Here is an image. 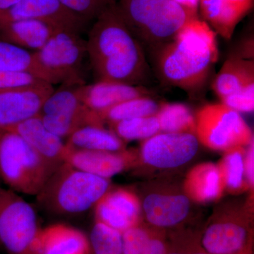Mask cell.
<instances>
[{
	"label": "cell",
	"instance_id": "obj_1",
	"mask_svg": "<svg viewBox=\"0 0 254 254\" xmlns=\"http://www.w3.org/2000/svg\"><path fill=\"white\" fill-rule=\"evenodd\" d=\"M86 41L95 82L143 86L149 80L150 66L144 50L127 28L113 1L95 20Z\"/></svg>",
	"mask_w": 254,
	"mask_h": 254
},
{
	"label": "cell",
	"instance_id": "obj_2",
	"mask_svg": "<svg viewBox=\"0 0 254 254\" xmlns=\"http://www.w3.org/2000/svg\"><path fill=\"white\" fill-rule=\"evenodd\" d=\"M153 57L160 81L195 94L205 86L218 62L217 34L199 17L192 18Z\"/></svg>",
	"mask_w": 254,
	"mask_h": 254
},
{
	"label": "cell",
	"instance_id": "obj_3",
	"mask_svg": "<svg viewBox=\"0 0 254 254\" xmlns=\"http://www.w3.org/2000/svg\"><path fill=\"white\" fill-rule=\"evenodd\" d=\"M113 2L131 34L152 56L173 41L183 26L195 18L173 0H115Z\"/></svg>",
	"mask_w": 254,
	"mask_h": 254
},
{
	"label": "cell",
	"instance_id": "obj_4",
	"mask_svg": "<svg viewBox=\"0 0 254 254\" xmlns=\"http://www.w3.org/2000/svg\"><path fill=\"white\" fill-rule=\"evenodd\" d=\"M109 180L64 163L36 195L37 203L53 216L81 215L95 206L110 190Z\"/></svg>",
	"mask_w": 254,
	"mask_h": 254
},
{
	"label": "cell",
	"instance_id": "obj_5",
	"mask_svg": "<svg viewBox=\"0 0 254 254\" xmlns=\"http://www.w3.org/2000/svg\"><path fill=\"white\" fill-rule=\"evenodd\" d=\"M55 171L19 135L0 130V177L8 188L36 196Z\"/></svg>",
	"mask_w": 254,
	"mask_h": 254
},
{
	"label": "cell",
	"instance_id": "obj_6",
	"mask_svg": "<svg viewBox=\"0 0 254 254\" xmlns=\"http://www.w3.org/2000/svg\"><path fill=\"white\" fill-rule=\"evenodd\" d=\"M35 208L19 193L0 187V246L9 254H39Z\"/></svg>",
	"mask_w": 254,
	"mask_h": 254
},
{
	"label": "cell",
	"instance_id": "obj_7",
	"mask_svg": "<svg viewBox=\"0 0 254 254\" xmlns=\"http://www.w3.org/2000/svg\"><path fill=\"white\" fill-rule=\"evenodd\" d=\"M36 54L55 84H86L85 63L88 60L86 41L80 33L58 31Z\"/></svg>",
	"mask_w": 254,
	"mask_h": 254
},
{
	"label": "cell",
	"instance_id": "obj_8",
	"mask_svg": "<svg viewBox=\"0 0 254 254\" xmlns=\"http://www.w3.org/2000/svg\"><path fill=\"white\" fill-rule=\"evenodd\" d=\"M195 118V136L199 143L214 150H227L248 145L252 130L240 113L222 103L202 107Z\"/></svg>",
	"mask_w": 254,
	"mask_h": 254
},
{
	"label": "cell",
	"instance_id": "obj_9",
	"mask_svg": "<svg viewBox=\"0 0 254 254\" xmlns=\"http://www.w3.org/2000/svg\"><path fill=\"white\" fill-rule=\"evenodd\" d=\"M79 86L62 85L45 100L38 115L44 126L63 139L82 127L103 124L98 115L82 103Z\"/></svg>",
	"mask_w": 254,
	"mask_h": 254
},
{
	"label": "cell",
	"instance_id": "obj_10",
	"mask_svg": "<svg viewBox=\"0 0 254 254\" xmlns=\"http://www.w3.org/2000/svg\"><path fill=\"white\" fill-rule=\"evenodd\" d=\"M198 147L199 141L193 133L160 132L145 140L141 157L145 163L155 168H178L195 156Z\"/></svg>",
	"mask_w": 254,
	"mask_h": 254
},
{
	"label": "cell",
	"instance_id": "obj_11",
	"mask_svg": "<svg viewBox=\"0 0 254 254\" xmlns=\"http://www.w3.org/2000/svg\"><path fill=\"white\" fill-rule=\"evenodd\" d=\"M24 19L39 20L60 31L80 34L88 24L66 9L59 0H21L12 7L0 11V24Z\"/></svg>",
	"mask_w": 254,
	"mask_h": 254
},
{
	"label": "cell",
	"instance_id": "obj_12",
	"mask_svg": "<svg viewBox=\"0 0 254 254\" xmlns=\"http://www.w3.org/2000/svg\"><path fill=\"white\" fill-rule=\"evenodd\" d=\"M43 81L33 86L0 91V130H8L39 115L45 100L55 91Z\"/></svg>",
	"mask_w": 254,
	"mask_h": 254
},
{
	"label": "cell",
	"instance_id": "obj_13",
	"mask_svg": "<svg viewBox=\"0 0 254 254\" xmlns=\"http://www.w3.org/2000/svg\"><path fill=\"white\" fill-rule=\"evenodd\" d=\"M7 131L19 135L55 170L64 163L66 143L44 126L38 115Z\"/></svg>",
	"mask_w": 254,
	"mask_h": 254
},
{
	"label": "cell",
	"instance_id": "obj_14",
	"mask_svg": "<svg viewBox=\"0 0 254 254\" xmlns=\"http://www.w3.org/2000/svg\"><path fill=\"white\" fill-rule=\"evenodd\" d=\"M78 92L83 104L95 113H100L126 100L152 96L143 86H132L116 82L98 81L81 85Z\"/></svg>",
	"mask_w": 254,
	"mask_h": 254
},
{
	"label": "cell",
	"instance_id": "obj_15",
	"mask_svg": "<svg viewBox=\"0 0 254 254\" xmlns=\"http://www.w3.org/2000/svg\"><path fill=\"white\" fill-rule=\"evenodd\" d=\"M66 146L64 163L107 180L122 173L128 164V155L123 151L80 150Z\"/></svg>",
	"mask_w": 254,
	"mask_h": 254
},
{
	"label": "cell",
	"instance_id": "obj_16",
	"mask_svg": "<svg viewBox=\"0 0 254 254\" xmlns=\"http://www.w3.org/2000/svg\"><path fill=\"white\" fill-rule=\"evenodd\" d=\"M39 254H90L88 237L81 230L65 224L41 228L38 241Z\"/></svg>",
	"mask_w": 254,
	"mask_h": 254
},
{
	"label": "cell",
	"instance_id": "obj_17",
	"mask_svg": "<svg viewBox=\"0 0 254 254\" xmlns=\"http://www.w3.org/2000/svg\"><path fill=\"white\" fill-rule=\"evenodd\" d=\"M245 224L234 220L214 222L202 237L203 250L209 254H236L249 245Z\"/></svg>",
	"mask_w": 254,
	"mask_h": 254
},
{
	"label": "cell",
	"instance_id": "obj_18",
	"mask_svg": "<svg viewBox=\"0 0 254 254\" xmlns=\"http://www.w3.org/2000/svg\"><path fill=\"white\" fill-rule=\"evenodd\" d=\"M145 218L153 226L165 228L183 221L190 210V200L183 194L151 193L143 200Z\"/></svg>",
	"mask_w": 254,
	"mask_h": 254
},
{
	"label": "cell",
	"instance_id": "obj_19",
	"mask_svg": "<svg viewBox=\"0 0 254 254\" xmlns=\"http://www.w3.org/2000/svg\"><path fill=\"white\" fill-rule=\"evenodd\" d=\"M58 31L60 30L39 20H18L0 24V39L36 53Z\"/></svg>",
	"mask_w": 254,
	"mask_h": 254
},
{
	"label": "cell",
	"instance_id": "obj_20",
	"mask_svg": "<svg viewBox=\"0 0 254 254\" xmlns=\"http://www.w3.org/2000/svg\"><path fill=\"white\" fill-rule=\"evenodd\" d=\"M254 82V60L230 55L225 60L212 83L220 100Z\"/></svg>",
	"mask_w": 254,
	"mask_h": 254
},
{
	"label": "cell",
	"instance_id": "obj_21",
	"mask_svg": "<svg viewBox=\"0 0 254 254\" xmlns=\"http://www.w3.org/2000/svg\"><path fill=\"white\" fill-rule=\"evenodd\" d=\"M0 71L27 73L55 85L49 72L37 58L36 53L28 51L0 39Z\"/></svg>",
	"mask_w": 254,
	"mask_h": 254
},
{
	"label": "cell",
	"instance_id": "obj_22",
	"mask_svg": "<svg viewBox=\"0 0 254 254\" xmlns=\"http://www.w3.org/2000/svg\"><path fill=\"white\" fill-rule=\"evenodd\" d=\"M199 9L203 21L225 40L231 39L237 25L247 15L222 0H200Z\"/></svg>",
	"mask_w": 254,
	"mask_h": 254
},
{
	"label": "cell",
	"instance_id": "obj_23",
	"mask_svg": "<svg viewBox=\"0 0 254 254\" xmlns=\"http://www.w3.org/2000/svg\"><path fill=\"white\" fill-rule=\"evenodd\" d=\"M66 145L74 149L123 151V140L102 125H88L78 128L67 138Z\"/></svg>",
	"mask_w": 254,
	"mask_h": 254
},
{
	"label": "cell",
	"instance_id": "obj_24",
	"mask_svg": "<svg viewBox=\"0 0 254 254\" xmlns=\"http://www.w3.org/2000/svg\"><path fill=\"white\" fill-rule=\"evenodd\" d=\"M224 187L220 168L213 164L197 166L190 172L186 182L189 194L198 201H210L218 198Z\"/></svg>",
	"mask_w": 254,
	"mask_h": 254
},
{
	"label": "cell",
	"instance_id": "obj_25",
	"mask_svg": "<svg viewBox=\"0 0 254 254\" xmlns=\"http://www.w3.org/2000/svg\"><path fill=\"white\" fill-rule=\"evenodd\" d=\"M160 106L151 97H140L126 100L96 114L102 123L108 121L110 124H114L124 120L156 115Z\"/></svg>",
	"mask_w": 254,
	"mask_h": 254
},
{
	"label": "cell",
	"instance_id": "obj_26",
	"mask_svg": "<svg viewBox=\"0 0 254 254\" xmlns=\"http://www.w3.org/2000/svg\"><path fill=\"white\" fill-rule=\"evenodd\" d=\"M155 115L158 118L160 131L163 133L195 134V116L186 105L165 103L160 105Z\"/></svg>",
	"mask_w": 254,
	"mask_h": 254
},
{
	"label": "cell",
	"instance_id": "obj_27",
	"mask_svg": "<svg viewBox=\"0 0 254 254\" xmlns=\"http://www.w3.org/2000/svg\"><path fill=\"white\" fill-rule=\"evenodd\" d=\"M111 125L112 131L123 141L146 140L161 132L155 115L124 120Z\"/></svg>",
	"mask_w": 254,
	"mask_h": 254
},
{
	"label": "cell",
	"instance_id": "obj_28",
	"mask_svg": "<svg viewBox=\"0 0 254 254\" xmlns=\"http://www.w3.org/2000/svg\"><path fill=\"white\" fill-rule=\"evenodd\" d=\"M88 240L93 254H123L122 232L103 222L96 220Z\"/></svg>",
	"mask_w": 254,
	"mask_h": 254
},
{
	"label": "cell",
	"instance_id": "obj_29",
	"mask_svg": "<svg viewBox=\"0 0 254 254\" xmlns=\"http://www.w3.org/2000/svg\"><path fill=\"white\" fill-rule=\"evenodd\" d=\"M222 163L218 165L224 185L230 190H240L245 183V150L243 147H235L225 150Z\"/></svg>",
	"mask_w": 254,
	"mask_h": 254
},
{
	"label": "cell",
	"instance_id": "obj_30",
	"mask_svg": "<svg viewBox=\"0 0 254 254\" xmlns=\"http://www.w3.org/2000/svg\"><path fill=\"white\" fill-rule=\"evenodd\" d=\"M102 199L119 215L137 225L141 208L138 198L131 192L125 190H108Z\"/></svg>",
	"mask_w": 254,
	"mask_h": 254
},
{
	"label": "cell",
	"instance_id": "obj_31",
	"mask_svg": "<svg viewBox=\"0 0 254 254\" xmlns=\"http://www.w3.org/2000/svg\"><path fill=\"white\" fill-rule=\"evenodd\" d=\"M73 14L87 23L96 19L112 2V0H59Z\"/></svg>",
	"mask_w": 254,
	"mask_h": 254
},
{
	"label": "cell",
	"instance_id": "obj_32",
	"mask_svg": "<svg viewBox=\"0 0 254 254\" xmlns=\"http://www.w3.org/2000/svg\"><path fill=\"white\" fill-rule=\"evenodd\" d=\"M220 100L223 104L238 113H252L254 110V82Z\"/></svg>",
	"mask_w": 254,
	"mask_h": 254
},
{
	"label": "cell",
	"instance_id": "obj_33",
	"mask_svg": "<svg viewBox=\"0 0 254 254\" xmlns=\"http://www.w3.org/2000/svg\"><path fill=\"white\" fill-rule=\"evenodd\" d=\"M123 254H142L150 237L144 229L134 225L123 232Z\"/></svg>",
	"mask_w": 254,
	"mask_h": 254
},
{
	"label": "cell",
	"instance_id": "obj_34",
	"mask_svg": "<svg viewBox=\"0 0 254 254\" xmlns=\"http://www.w3.org/2000/svg\"><path fill=\"white\" fill-rule=\"evenodd\" d=\"M43 81L27 73L0 71V91L33 86Z\"/></svg>",
	"mask_w": 254,
	"mask_h": 254
},
{
	"label": "cell",
	"instance_id": "obj_35",
	"mask_svg": "<svg viewBox=\"0 0 254 254\" xmlns=\"http://www.w3.org/2000/svg\"><path fill=\"white\" fill-rule=\"evenodd\" d=\"M167 252V246L163 239L150 235L142 254H166Z\"/></svg>",
	"mask_w": 254,
	"mask_h": 254
},
{
	"label": "cell",
	"instance_id": "obj_36",
	"mask_svg": "<svg viewBox=\"0 0 254 254\" xmlns=\"http://www.w3.org/2000/svg\"><path fill=\"white\" fill-rule=\"evenodd\" d=\"M249 145L247 154L245 156V177L250 186H253L254 182V140Z\"/></svg>",
	"mask_w": 254,
	"mask_h": 254
},
{
	"label": "cell",
	"instance_id": "obj_37",
	"mask_svg": "<svg viewBox=\"0 0 254 254\" xmlns=\"http://www.w3.org/2000/svg\"><path fill=\"white\" fill-rule=\"evenodd\" d=\"M254 37H250L241 43L237 50L232 55L245 60H254Z\"/></svg>",
	"mask_w": 254,
	"mask_h": 254
},
{
	"label": "cell",
	"instance_id": "obj_38",
	"mask_svg": "<svg viewBox=\"0 0 254 254\" xmlns=\"http://www.w3.org/2000/svg\"><path fill=\"white\" fill-rule=\"evenodd\" d=\"M175 2L182 6L192 17H198L200 0H173Z\"/></svg>",
	"mask_w": 254,
	"mask_h": 254
},
{
	"label": "cell",
	"instance_id": "obj_39",
	"mask_svg": "<svg viewBox=\"0 0 254 254\" xmlns=\"http://www.w3.org/2000/svg\"><path fill=\"white\" fill-rule=\"evenodd\" d=\"M227 4L238 8L248 14L254 7V0H222Z\"/></svg>",
	"mask_w": 254,
	"mask_h": 254
},
{
	"label": "cell",
	"instance_id": "obj_40",
	"mask_svg": "<svg viewBox=\"0 0 254 254\" xmlns=\"http://www.w3.org/2000/svg\"><path fill=\"white\" fill-rule=\"evenodd\" d=\"M21 0H0V11L12 7Z\"/></svg>",
	"mask_w": 254,
	"mask_h": 254
},
{
	"label": "cell",
	"instance_id": "obj_41",
	"mask_svg": "<svg viewBox=\"0 0 254 254\" xmlns=\"http://www.w3.org/2000/svg\"><path fill=\"white\" fill-rule=\"evenodd\" d=\"M166 254H209L204 250L201 252H167Z\"/></svg>",
	"mask_w": 254,
	"mask_h": 254
},
{
	"label": "cell",
	"instance_id": "obj_42",
	"mask_svg": "<svg viewBox=\"0 0 254 254\" xmlns=\"http://www.w3.org/2000/svg\"><path fill=\"white\" fill-rule=\"evenodd\" d=\"M250 245V244H249ZM247 245V247H245V249H243L241 252H239L236 254H250V245Z\"/></svg>",
	"mask_w": 254,
	"mask_h": 254
},
{
	"label": "cell",
	"instance_id": "obj_43",
	"mask_svg": "<svg viewBox=\"0 0 254 254\" xmlns=\"http://www.w3.org/2000/svg\"><path fill=\"white\" fill-rule=\"evenodd\" d=\"M1 182V177H0V182Z\"/></svg>",
	"mask_w": 254,
	"mask_h": 254
},
{
	"label": "cell",
	"instance_id": "obj_44",
	"mask_svg": "<svg viewBox=\"0 0 254 254\" xmlns=\"http://www.w3.org/2000/svg\"><path fill=\"white\" fill-rule=\"evenodd\" d=\"M112 1H115V0H112Z\"/></svg>",
	"mask_w": 254,
	"mask_h": 254
}]
</instances>
